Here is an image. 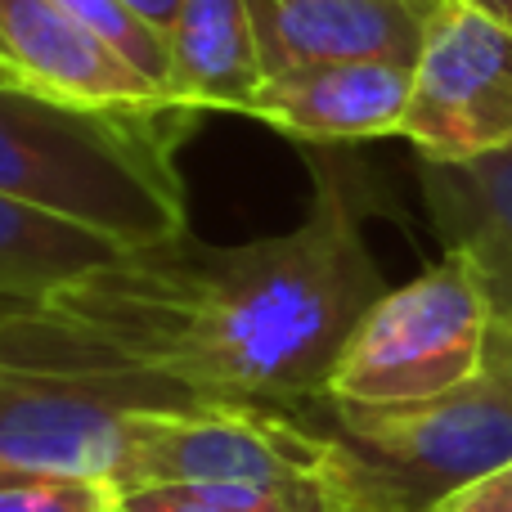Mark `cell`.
I'll return each mask as SVG.
<instances>
[{"instance_id": "9c48e42d", "label": "cell", "mask_w": 512, "mask_h": 512, "mask_svg": "<svg viewBox=\"0 0 512 512\" xmlns=\"http://www.w3.org/2000/svg\"><path fill=\"white\" fill-rule=\"evenodd\" d=\"M409 90H414V68L391 59L310 63L265 77L248 117L301 144H355L400 135Z\"/></svg>"}, {"instance_id": "5bb4252c", "label": "cell", "mask_w": 512, "mask_h": 512, "mask_svg": "<svg viewBox=\"0 0 512 512\" xmlns=\"http://www.w3.org/2000/svg\"><path fill=\"white\" fill-rule=\"evenodd\" d=\"M122 512H351V504L328 486H162L126 495Z\"/></svg>"}, {"instance_id": "277c9868", "label": "cell", "mask_w": 512, "mask_h": 512, "mask_svg": "<svg viewBox=\"0 0 512 512\" xmlns=\"http://www.w3.org/2000/svg\"><path fill=\"white\" fill-rule=\"evenodd\" d=\"M113 486L122 499L162 486H328L351 504L342 450L310 423L306 409L239 400L131 414L122 427Z\"/></svg>"}, {"instance_id": "2e32d148", "label": "cell", "mask_w": 512, "mask_h": 512, "mask_svg": "<svg viewBox=\"0 0 512 512\" xmlns=\"http://www.w3.org/2000/svg\"><path fill=\"white\" fill-rule=\"evenodd\" d=\"M0 512H122V495L104 477L0 472Z\"/></svg>"}, {"instance_id": "30bf717a", "label": "cell", "mask_w": 512, "mask_h": 512, "mask_svg": "<svg viewBox=\"0 0 512 512\" xmlns=\"http://www.w3.org/2000/svg\"><path fill=\"white\" fill-rule=\"evenodd\" d=\"M0 68L14 81L86 104L167 99L135 63L81 27L59 0H0Z\"/></svg>"}, {"instance_id": "ac0fdd59", "label": "cell", "mask_w": 512, "mask_h": 512, "mask_svg": "<svg viewBox=\"0 0 512 512\" xmlns=\"http://www.w3.org/2000/svg\"><path fill=\"white\" fill-rule=\"evenodd\" d=\"M436 512H512V463L477 477L472 486L454 490Z\"/></svg>"}, {"instance_id": "8fae6325", "label": "cell", "mask_w": 512, "mask_h": 512, "mask_svg": "<svg viewBox=\"0 0 512 512\" xmlns=\"http://www.w3.org/2000/svg\"><path fill=\"white\" fill-rule=\"evenodd\" d=\"M167 95L194 113H252L265 86L248 0H185L167 32Z\"/></svg>"}, {"instance_id": "7c38bea8", "label": "cell", "mask_w": 512, "mask_h": 512, "mask_svg": "<svg viewBox=\"0 0 512 512\" xmlns=\"http://www.w3.org/2000/svg\"><path fill=\"white\" fill-rule=\"evenodd\" d=\"M122 256L108 239L0 194V319L32 315L86 270Z\"/></svg>"}, {"instance_id": "ba28073f", "label": "cell", "mask_w": 512, "mask_h": 512, "mask_svg": "<svg viewBox=\"0 0 512 512\" xmlns=\"http://www.w3.org/2000/svg\"><path fill=\"white\" fill-rule=\"evenodd\" d=\"M265 77L310 63L391 59L414 68L441 0H248Z\"/></svg>"}, {"instance_id": "7a4b0ae2", "label": "cell", "mask_w": 512, "mask_h": 512, "mask_svg": "<svg viewBox=\"0 0 512 512\" xmlns=\"http://www.w3.org/2000/svg\"><path fill=\"white\" fill-rule=\"evenodd\" d=\"M203 113L153 104H86L0 81V194L72 221L122 252L185 239L176 149Z\"/></svg>"}, {"instance_id": "d6986e66", "label": "cell", "mask_w": 512, "mask_h": 512, "mask_svg": "<svg viewBox=\"0 0 512 512\" xmlns=\"http://www.w3.org/2000/svg\"><path fill=\"white\" fill-rule=\"evenodd\" d=\"M131 14H140L144 23L153 27V32H162L167 36L171 27H176V18H180V9H185V0H122Z\"/></svg>"}, {"instance_id": "9a60e30c", "label": "cell", "mask_w": 512, "mask_h": 512, "mask_svg": "<svg viewBox=\"0 0 512 512\" xmlns=\"http://www.w3.org/2000/svg\"><path fill=\"white\" fill-rule=\"evenodd\" d=\"M59 5L68 9L81 27H90V32H95L104 45H113L126 63H135V68H140L144 77H149L153 86L167 95V77H171L167 36L153 32V27L144 23L140 14H131L122 0H59Z\"/></svg>"}, {"instance_id": "ffe728a7", "label": "cell", "mask_w": 512, "mask_h": 512, "mask_svg": "<svg viewBox=\"0 0 512 512\" xmlns=\"http://www.w3.org/2000/svg\"><path fill=\"white\" fill-rule=\"evenodd\" d=\"M468 5H477V9H486V14H495V18H504V23L512 27V0H468Z\"/></svg>"}, {"instance_id": "4fadbf2b", "label": "cell", "mask_w": 512, "mask_h": 512, "mask_svg": "<svg viewBox=\"0 0 512 512\" xmlns=\"http://www.w3.org/2000/svg\"><path fill=\"white\" fill-rule=\"evenodd\" d=\"M418 180L445 248L486 239L512 252V153L463 167L418 162Z\"/></svg>"}, {"instance_id": "3957f363", "label": "cell", "mask_w": 512, "mask_h": 512, "mask_svg": "<svg viewBox=\"0 0 512 512\" xmlns=\"http://www.w3.org/2000/svg\"><path fill=\"white\" fill-rule=\"evenodd\" d=\"M301 409L342 450L355 512H436L454 490L512 463V396L490 378L418 405L319 396Z\"/></svg>"}, {"instance_id": "5b68a950", "label": "cell", "mask_w": 512, "mask_h": 512, "mask_svg": "<svg viewBox=\"0 0 512 512\" xmlns=\"http://www.w3.org/2000/svg\"><path fill=\"white\" fill-rule=\"evenodd\" d=\"M490 297L472 256L445 252L418 279L387 288L351 328L328 400L342 405H418L481 378Z\"/></svg>"}, {"instance_id": "52a82bcc", "label": "cell", "mask_w": 512, "mask_h": 512, "mask_svg": "<svg viewBox=\"0 0 512 512\" xmlns=\"http://www.w3.org/2000/svg\"><path fill=\"white\" fill-rule=\"evenodd\" d=\"M198 405L149 378H90L0 360V472H59L113 481L122 427L140 409Z\"/></svg>"}, {"instance_id": "44dd1931", "label": "cell", "mask_w": 512, "mask_h": 512, "mask_svg": "<svg viewBox=\"0 0 512 512\" xmlns=\"http://www.w3.org/2000/svg\"><path fill=\"white\" fill-rule=\"evenodd\" d=\"M0 81H14V77H9V72H5V68H0Z\"/></svg>"}, {"instance_id": "6da1fadb", "label": "cell", "mask_w": 512, "mask_h": 512, "mask_svg": "<svg viewBox=\"0 0 512 512\" xmlns=\"http://www.w3.org/2000/svg\"><path fill=\"white\" fill-rule=\"evenodd\" d=\"M315 203L288 234L234 248L185 239L122 252L32 315L0 319V360L149 378L194 400L301 409L328 391L360 315L387 292L364 243V180L306 149Z\"/></svg>"}, {"instance_id": "e0dca14e", "label": "cell", "mask_w": 512, "mask_h": 512, "mask_svg": "<svg viewBox=\"0 0 512 512\" xmlns=\"http://www.w3.org/2000/svg\"><path fill=\"white\" fill-rule=\"evenodd\" d=\"M445 252L472 256L481 283H486L490 328H486V364H481V378H490L499 391L512 396V252L499 248V243H486V239L459 243V248H445Z\"/></svg>"}, {"instance_id": "8992f818", "label": "cell", "mask_w": 512, "mask_h": 512, "mask_svg": "<svg viewBox=\"0 0 512 512\" xmlns=\"http://www.w3.org/2000/svg\"><path fill=\"white\" fill-rule=\"evenodd\" d=\"M418 162H463L512 153V27L468 0H441L414 63L400 126Z\"/></svg>"}]
</instances>
